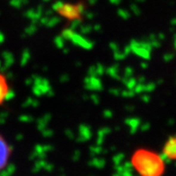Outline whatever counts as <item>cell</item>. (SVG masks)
I'll use <instances>...</instances> for the list:
<instances>
[{
  "mask_svg": "<svg viewBox=\"0 0 176 176\" xmlns=\"http://www.w3.org/2000/svg\"><path fill=\"white\" fill-rule=\"evenodd\" d=\"M130 161L139 176H163L164 174L163 157L155 151L140 148L134 151Z\"/></svg>",
  "mask_w": 176,
  "mask_h": 176,
  "instance_id": "6da1fadb",
  "label": "cell"
},
{
  "mask_svg": "<svg viewBox=\"0 0 176 176\" xmlns=\"http://www.w3.org/2000/svg\"><path fill=\"white\" fill-rule=\"evenodd\" d=\"M56 12L68 21L80 20L84 13V5L81 2L58 3L55 7Z\"/></svg>",
  "mask_w": 176,
  "mask_h": 176,
  "instance_id": "7a4b0ae2",
  "label": "cell"
},
{
  "mask_svg": "<svg viewBox=\"0 0 176 176\" xmlns=\"http://www.w3.org/2000/svg\"><path fill=\"white\" fill-rule=\"evenodd\" d=\"M12 156V148L6 138L0 133V171L5 169Z\"/></svg>",
  "mask_w": 176,
  "mask_h": 176,
  "instance_id": "3957f363",
  "label": "cell"
},
{
  "mask_svg": "<svg viewBox=\"0 0 176 176\" xmlns=\"http://www.w3.org/2000/svg\"><path fill=\"white\" fill-rule=\"evenodd\" d=\"M163 156L167 160H174L176 156V140L174 136L168 137L163 148Z\"/></svg>",
  "mask_w": 176,
  "mask_h": 176,
  "instance_id": "277c9868",
  "label": "cell"
},
{
  "mask_svg": "<svg viewBox=\"0 0 176 176\" xmlns=\"http://www.w3.org/2000/svg\"><path fill=\"white\" fill-rule=\"evenodd\" d=\"M10 92V86L6 76L0 72V106L5 103Z\"/></svg>",
  "mask_w": 176,
  "mask_h": 176,
  "instance_id": "5b68a950",
  "label": "cell"
}]
</instances>
